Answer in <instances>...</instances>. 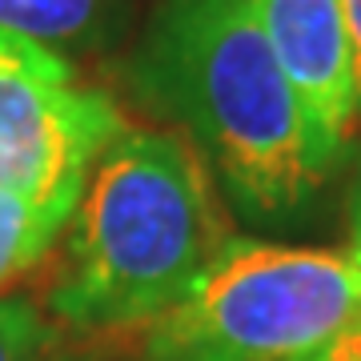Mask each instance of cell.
<instances>
[{"label":"cell","instance_id":"obj_12","mask_svg":"<svg viewBox=\"0 0 361 361\" xmlns=\"http://www.w3.org/2000/svg\"><path fill=\"white\" fill-rule=\"evenodd\" d=\"M301 361H329V357H325V349H322V353H313V357H301Z\"/></svg>","mask_w":361,"mask_h":361},{"label":"cell","instance_id":"obj_9","mask_svg":"<svg viewBox=\"0 0 361 361\" xmlns=\"http://www.w3.org/2000/svg\"><path fill=\"white\" fill-rule=\"evenodd\" d=\"M349 249L361 257V157H357L353 185H349Z\"/></svg>","mask_w":361,"mask_h":361},{"label":"cell","instance_id":"obj_11","mask_svg":"<svg viewBox=\"0 0 361 361\" xmlns=\"http://www.w3.org/2000/svg\"><path fill=\"white\" fill-rule=\"evenodd\" d=\"M345 13H349V28H353V40H357V52H361V0H345Z\"/></svg>","mask_w":361,"mask_h":361},{"label":"cell","instance_id":"obj_3","mask_svg":"<svg viewBox=\"0 0 361 361\" xmlns=\"http://www.w3.org/2000/svg\"><path fill=\"white\" fill-rule=\"evenodd\" d=\"M361 325L353 249L233 237L145 329V361H301Z\"/></svg>","mask_w":361,"mask_h":361},{"label":"cell","instance_id":"obj_4","mask_svg":"<svg viewBox=\"0 0 361 361\" xmlns=\"http://www.w3.org/2000/svg\"><path fill=\"white\" fill-rule=\"evenodd\" d=\"M121 133L116 104L77 85L61 52L0 28V193L73 213Z\"/></svg>","mask_w":361,"mask_h":361},{"label":"cell","instance_id":"obj_6","mask_svg":"<svg viewBox=\"0 0 361 361\" xmlns=\"http://www.w3.org/2000/svg\"><path fill=\"white\" fill-rule=\"evenodd\" d=\"M73 217L68 209H52L25 201L16 193H0V289L28 273L44 253L61 225Z\"/></svg>","mask_w":361,"mask_h":361},{"label":"cell","instance_id":"obj_8","mask_svg":"<svg viewBox=\"0 0 361 361\" xmlns=\"http://www.w3.org/2000/svg\"><path fill=\"white\" fill-rule=\"evenodd\" d=\"M49 337V317L32 297H0V361H40Z\"/></svg>","mask_w":361,"mask_h":361},{"label":"cell","instance_id":"obj_2","mask_svg":"<svg viewBox=\"0 0 361 361\" xmlns=\"http://www.w3.org/2000/svg\"><path fill=\"white\" fill-rule=\"evenodd\" d=\"M137 77L253 217L293 213L329 173L253 0H165Z\"/></svg>","mask_w":361,"mask_h":361},{"label":"cell","instance_id":"obj_7","mask_svg":"<svg viewBox=\"0 0 361 361\" xmlns=\"http://www.w3.org/2000/svg\"><path fill=\"white\" fill-rule=\"evenodd\" d=\"M101 0H0V28L49 44L73 40L97 20Z\"/></svg>","mask_w":361,"mask_h":361},{"label":"cell","instance_id":"obj_1","mask_svg":"<svg viewBox=\"0 0 361 361\" xmlns=\"http://www.w3.org/2000/svg\"><path fill=\"white\" fill-rule=\"evenodd\" d=\"M68 221L49 310L80 334L149 329L233 241L209 161L180 129H125Z\"/></svg>","mask_w":361,"mask_h":361},{"label":"cell","instance_id":"obj_10","mask_svg":"<svg viewBox=\"0 0 361 361\" xmlns=\"http://www.w3.org/2000/svg\"><path fill=\"white\" fill-rule=\"evenodd\" d=\"M329 361H361V325H353L349 334H341L334 345L325 349Z\"/></svg>","mask_w":361,"mask_h":361},{"label":"cell","instance_id":"obj_5","mask_svg":"<svg viewBox=\"0 0 361 361\" xmlns=\"http://www.w3.org/2000/svg\"><path fill=\"white\" fill-rule=\"evenodd\" d=\"M261 32L310 121L325 169L361 125V52L345 0H253Z\"/></svg>","mask_w":361,"mask_h":361}]
</instances>
